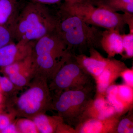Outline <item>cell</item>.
<instances>
[{
    "label": "cell",
    "instance_id": "obj_1",
    "mask_svg": "<svg viewBox=\"0 0 133 133\" xmlns=\"http://www.w3.org/2000/svg\"><path fill=\"white\" fill-rule=\"evenodd\" d=\"M73 55L55 31L33 42L31 58L34 76L43 77L49 82Z\"/></svg>",
    "mask_w": 133,
    "mask_h": 133
},
{
    "label": "cell",
    "instance_id": "obj_2",
    "mask_svg": "<svg viewBox=\"0 0 133 133\" xmlns=\"http://www.w3.org/2000/svg\"><path fill=\"white\" fill-rule=\"evenodd\" d=\"M56 24V18L44 5L29 3L13 23L15 39L17 42H35L55 31Z\"/></svg>",
    "mask_w": 133,
    "mask_h": 133
},
{
    "label": "cell",
    "instance_id": "obj_3",
    "mask_svg": "<svg viewBox=\"0 0 133 133\" xmlns=\"http://www.w3.org/2000/svg\"><path fill=\"white\" fill-rule=\"evenodd\" d=\"M62 12L64 16L57 19L55 32L72 53L73 50H78L81 54L87 49L101 48L102 31L86 23L78 17L63 10Z\"/></svg>",
    "mask_w": 133,
    "mask_h": 133
},
{
    "label": "cell",
    "instance_id": "obj_4",
    "mask_svg": "<svg viewBox=\"0 0 133 133\" xmlns=\"http://www.w3.org/2000/svg\"><path fill=\"white\" fill-rule=\"evenodd\" d=\"M29 88L19 95L11 97L10 109L14 117L32 119L34 116L51 111L52 97L48 79L35 76Z\"/></svg>",
    "mask_w": 133,
    "mask_h": 133
},
{
    "label": "cell",
    "instance_id": "obj_5",
    "mask_svg": "<svg viewBox=\"0 0 133 133\" xmlns=\"http://www.w3.org/2000/svg\"><path fill=\"white\" fill-rule=\"evenodd\" d=\"M93 84L55 94L51 110L57 112L66 124L75 128L81 121L88 103L94 97Z\"/></svg>",
    "mask_w": 133,
    "mask_h": 133
},
{
    "label": "cell",
    "instance_id": "obj_6",
    "mask_svg": "<svg viewBox=\"0 0 133 133\" xmlns=\"http://www.w3.org/2000/svg\"><path fill=\"white\" fill-rule=\"evenodd\" d=\"M62 10L69 14L78 17L87 24L106 29L121 32L126 24L124 14L113 12L102 7H95L81 2L65 4Z\"/></svg>",
    "mask_w": 133,
    "mask_h": 133
},
{
    "label": "cell",
    "instance_id": "obj_7",
    "mask_svg": "<svg viewBox=\"0 0 133 133\" xmlns=\"http://www.w3.org/2000/svg\"><path fill=\"white\" fill-rule=\"evenodd\" d=\"M92 78L82 69L73 55L49 82V88L51 92L55 94L68 90L81 89L92 84Z\"/></svg>",
    "mask_w": 133,
    "mask_h": 133
},
{
    "label": "cell",
    "instance_id": "obj_8",
    "mask_svg": "<svg viewBox=\"0 0 133 133\" xmlns=\"http://www.w3.org/2000/svg\"><path fill=\"white\" fill-rule=\"evenodd\" d=\"M33 42H13L0 49V67L22 61L31 55Z\"/></svg>",
    "mask_w": 133,
    "mask_h": 133
},
{
    "label": "cell",
    "instance_id": "obj_9",
    "mask_svg": "<svg viewBox=\"0 0 133 133\" xmlns=\"http://www.w3.org/2000/svg\"><path fill=\"white\" fill-rule=\"evenodd\" d=\"M128 67L124 62L109 58L107 64L101 74L95 79L96 93L105 95L108 87L120 77L122 72Z\"/></svg>",
    "mask_w": 133,
    "mask_h": 133
},
{
    "label": "cell",
    "instance_id": "obj_10",
    "mask_svg": "<svg viewBox=\"0 0 133 133\" xmlns=\"http://www.w3.org/2000/svg\"><path fill=\"white\" fill-rule=\"evenodd\" d=\"M89 52L90 56L80 54L74 56L82 69L95 80L104 69L109 58L104 57L95 48H90Z\"/></svg>",
    "mask_w": 133,
    "mask_h": 133
},
{
    "label": "cell",
    "instance_id": "obj_11",
    "mask_svg": "<svg viewBox=\"0 0 133 133\" xmlns=\"http://www.w3.org/2000/svg\"><path fill=\"white\" fill-rule=\"evenodd\" d=\"M121 117L116 116L105 119H84L75 127L76 133H115Z\"/></svg>",
    "mask_w": 133,
    "mask_h": 133
},
{
    "label": "cell",
    "instance_id": "obj_12",
    "mask_svg": "<svg viewBox=\"0 0 133 133\" xmlns=\"http://www.w3.org/2000/svg\"><path fill=\"white\" fill-rule=\"evenodd\" d=\"M116 116H119L105 95L96 93L87 105L80 121L85 119H105Z\"/></svg>",
    "mask_w": 133,
    "mask_h": 133
},
{
    "label": "cell",
    "instance_id": "obj_13",
    "mask_svg": "<svg viewBox=\"0 0 133 133\" xmlns=\"http://www.w3.org/2000/svg\"><path fill=\"white\" fill-rule=\"evenodd\" d=\"M101 47L107 54L108 58H112L123 53L122 38L120 32L115 30L106 29L102 31Z\"/></svg>",
    "mask_w": 133,
    "mask_h": 133
},
{
    "label": "cell",
    "instance_id": "obj_14",
    "mask_svg": "<svg viewBox=\"0 0 133 133\" xmlns=\"http://www.w3.org/2000/svg\"><path fill=\"white\" fill-rule=\"evenodd\" d=\"M105 94L117 104L133 109V88L125 84H114L108 88Z\"/></svg>",
    "mask_w": 133,
    "mask_h": 133
},
{
    "label": "cell",
    "instance_id": "obj_15",
    "mask_svg": "<svg viewBox=\"0 0 133 133\" xmlns=\"http://www.w3.org/2000/svg\"><path fill=\"white\" fill-rule=\"evenodd\" d=\"M31 119L40 133H56L59 124L64 121L58 115L50 116L45 113L37 115Z\"/></svg>",
    "mask_w": 133,
    "mask_h": 133
},
{
    "label": "cell",
    "instance_id": "obj_16",
    "mask_svg": "<svg viewBox=\"0 0 133 133\" xmlns=\"http://www.w3.org/2000/svg\"><path fill=\"white\" fill-rule=\"evenodd\" d=\"M18 0H0V25L13 24Z\"/></svg>",
    "mask_w": 133,
    "mask_h": 133
},
{
    "label": "cell",
    "instance_id": "obj_17",
    "mask_svg": "<svg viewBox=\"0 0 133 133\" xmlns=\"http://www.w3.org/2000/svg\"><path fill=\"white\" fill-rule=\"evenodd\" d=\"M120 118L115 129V133H133V109Z\"/></svg>",
    "mask_w": 133,
    "mask_h": 133
},
{
    "label": "cell",
    "instance_id": "obj_18",
    "mask_svg": "<svg viewBox=\"0 0 133 133\" xmlns=\"http://www.w3.org/2000/svg\"><path fill=\"white\" fill-rule=\"evenodd\" d=\"M19 133H39L31 119L19 118L15 122Z\"/></svg>",
    "mask_w": 133,
    "mask_h": 133
},
{
    "label": "cell",
    "instance_id": "obj_19",
    "mask_svg": "<svg viewBox=\"0 0 133 133\" xmlns=\"http://www.w3.org/2000/svg\"><path fill=\"white\" fill-rule=\"evenodd\" d=\"M14 39L13 24L0 25V49L13 42Z\"/></svg>",
    "mask_w": 133,
    "mask_h": 133
},
{
    "label": "cell",
    "instance_id": "obj_20",
    "mask_svg": "<svg viewBox=\"0 0 133 133\" xmlns=\"http://www.w3.org/2000/svg\"><path fill=\"white\" fill-rule=\"evenodd\" d=\"M123 53L122 58L130 59L133 57V33L122 35Z\"/></svg>",
    "mask_w": 133,
    "mask_h": 133
},
{
    "label": "cell",
    "instance_id": "obj_21",
    "mask_svg": "<svg viewBox=\"0 0 133 133\" xmlns=\"http://www.w3.org/2000/svg\"><path fill=\"white\" fill-rule=\"evenodd\" d=\"M0 87L3 92L10 94L12 97L16 95L17 91L19 90L9 78L6 77L0 76Z\"/></svg>",
    "mask_w": 133,
    "mask_h": 133
},
{
    "label": "cell",
    "instance_id": "obj_22",
    "mask_svg": "<svg viewBox=\"0 0 133 133\" xmlns=\"http://www.w3.org/2000/svg\"><path fill=\"white\" fill-rule=\"evenodd\" d=\"M121 77L124 81V84L133 88V68L127 67L122 72Z\"/></svg>",
    "mask_w": 133,
    "mask_h": 133
},
{
    "label": "cell",
    "instance_id": "obj_23",
    "mask_svg": "<svg viewBox=\"0 0 133 133\" xmlns=\"http://www.w3.org/2000/svg\"><path fill=\"white\" fill-rule=\"evenodd\" d=\"M56 133H76V131L74 127L63 121L59 124Z\"/></svg>",
    "mask_w": 133,
    "mask_h": 133
},
{
    "label": "cell",
    "instance_id": "obj_24",
    "mask_svg": "<svg viewBox=\"0 0 133 133\" xmlns=\"http://www.w3.org/2000/svg\"><path fill=\"white\" fill-rule=\"evenodd\" d=\"M124 19L126 24H128L129 29V33H133V14L124 13Z\"/></svg>",
    "mask_w": 133,
    "mask_h": 133
},
{
    "label": "cell",
    "instance_id": "obj_25",
    "mask_svg": "<svg viewBox=\"0 0 133 133\" xmlns=\"http://www.w3.org/2000/svg\"><path fill=\"white\" fill-rule=\"evenodd\" d=\"M11 123L9 117L7 115H0V130L1 131L6 128Z\"/></svg>",
    "mask_w": 133,
    "mask_h": 133
},
{
    "label": "cell",
    "instance_id": "obj_26",
    "mask_svg": "<svg viewBox=\"0 0 133 133\" xmlns=\"http://www.w3.org/2000/svg\"><path fill=\"white\" fill-rule=\"evenodd\" d=\"M1 131V132L3 133H19L15 122H12Z\"/></svg>",
    "mask_w": 133,
    "mask_h": 133
},
{
    "label": "cell",
    "instance_id": "obj_27",
    "mask_svg": "<svg viewBox=\"0 0 133 133\" xmlns=\"http://www.w3.org/2000/svg\"><path fill=\"white\" fill-rule=\"evenodd\" d=\"M61 1L62 0H33V1L44 5L47 4H54ZM65 1H67V0Z\"/></svg>",
    "mask_w": 133,
    "mask_h": 133
},
{
    "label": "cell",
    "instance_id": "obj_28",
    "mask_svg": "<svg viewBox=\"0 0 133 133\" xmlns=\"http://www.w3.org/2000/svg\"><path fill=\"white\" fill-rule=\"evenodd\" d=\"M0 101H1V95H0Z\"/></svg>",
    "mask_w": 133,
    "mask_h": 133
}]
</instances>
